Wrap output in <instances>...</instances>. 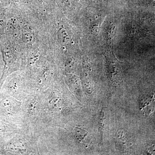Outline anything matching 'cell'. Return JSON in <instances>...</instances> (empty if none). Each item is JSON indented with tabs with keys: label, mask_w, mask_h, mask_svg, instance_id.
Here are the masks:
<instances>
[{
	"label": "cell",
	"mask_w": 155,
	"mask_h": 155,
	"mask_svg": "<svg viewBox=\"0 0 155 155\" xmlns=\"http://www.w3.org/2000/svg\"><path fill=\"white\" fill-rule=\"evenodd\" d=\"M26 145L24 142L21 140L14 141L11 146V150L16 154H25L27 153Z\"/></svg>",
	"instance_id": "6da1fadb"
},
{
	"label": "cell",
	"mask_w": 155,
	"mask_h": 155,
	"mask_svg": "<svg viewBox=\"0 0 155 155\" xmlns=\"http://www.w3.org/2000/svg\"><path fill=\"white\" fill-rule=\"evenodd\" d=\"M153 104L151 100L150 99V98H145L143 99L142 100V107L141 108H142L143 110V109L144 110L143 111H144L145 110H146V108H148L149 107L150 108L153 107H151V105Z\"/></svg>",
	"instance_id": "7a4b0ae2"
},
{
	"label": "cell",
	"mask_w": 155,
	"mask_h": 155,
	"mask_svg": "<svg viewBox=\"0 0 155 155\" xmlns=\"http://www.w3.org/2000/svg\"><path fill=\"white\" fill-rule=\"evenodd\" d=\"M22 39L25 43H28L31 41L32 37L31 35L29 32L25 31L22 32Z\"/></svg>",
	"instance_id": "3957f363"
},
{
	"label": "cell",
	"mask_w": 155,
	"mask_h": 155,
	"mask_svg": "<svg viewBox=\"0 0 155 155\" xmlns=\"http://www.w3.org/2000/svg\"><path fill=\"white\" fill-rule=\"evenodd\" d=\"M19 82L17 79H14V80L11 82V90L17 92L19 88Z\"/></svg>",
	"instance_id": "277c9868"
},
{
	"label": "cell",
	"mask_w": 155,
	"mask_h": 155,
	"mask_svg": "<svg viewBox=\"0 0 155 155\" xmlns=\"http://www.w3.org/2000/svg\"><path fill=\"white\" fill-rule=\"evenodd\" d=\"M104 112L101 111V115H100V120H99V125L100 127V130H101V133L103 132V129L104 128Z\"/></svg>",
	"instance_id": "5b68a950"
}]
</instances>
